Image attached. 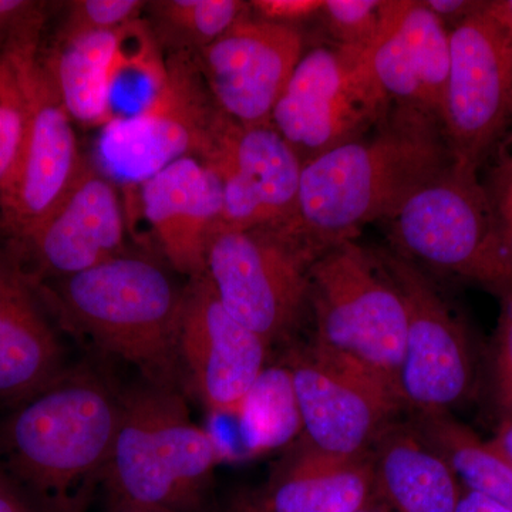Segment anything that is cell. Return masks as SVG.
I'll return each mask as SVG.
<instances>
[{
	"mask_svg": "<svg viewBox=\"0 0 512 512\" xmlns=\"http://www.w3.org/2000/svg\"><path fill=\"white\" fill-rule=\"evenodd\" d=\"M453 156L443 124L393 106L376 128L303 164L291 231L313 254L392 220L417 191L446 174Z\"/></svg>",
	"mask_w": 512,
	"mask_h": 512,
	"instance_id": "6da1fadb",
	"label": "cell"
},
{
	"mask_svg": "<svg viewBox=\"0 0 512 512\" xmlns=\"http://www.w3.org/2000/svg\"><path fill=\"white\" fill-rule=\"evenodd\" d=\"M120 409L92 370H66L0 424V471L39 512H79L103 484Z\"/></svg>",
	"mask_w": 512,
	"mask_h": 512,
	"instance_id": "7a4b0ae2",
	"label": "cell"
},
{
	"mask_svg": "<svg viewBox=\"0 0 512 512\" xmlns=\"http://www.w3.org/2000/svg\"><path fill=\"white\" fill-rule=\"evenodd\" d=\"M35 284L63 323L138 367L148 383L171 387L185 288L163 266L126 251L80 274Z\"/></svg>",
	"mask_w": 512,
	"mask_h": 512,
	"instance_id": "3957f363",
	"label": "cell"
},
{
	"mask_svg": "<svg viewBox=\"0 0 512 512\" xmlns=\"http://www.w3.org/2000/svg\"><path fill=\"white\" fill-rule=\"evenodd\" d=\"M222 456L220 443L191 420L173 387L147 383L121 394L103 485L111 505L194 512Z\"/></svg>",
	"mask_w": 512,
	"mask_h": 512,
	"instance_id": "277c9868",
	"label": "cell"
},
{
	"mask_svg": "<svg viewBox=\"0 0 512 512\" xmlns=\"http://www.w3.org/2000/svg\"><path fill=\"white\" fill-rule=\"evenodd\" d=\"M309 306L313 348L356 367L399 397L406 306L379 256L356 239L326 249L309 269Z\"/></svg>",
	"mask_w": 512,
	"mask_h": 512,
	"instance_id": "5b68a950",
	"label": "cell"
},
{
	"mask_svg": "<svg viewBox=\"0 0 512 512\" xmlns=\"http://www.w3.org/2000/svg\"><path fill=\"white\" fill-rule=\"evenodd\" d=\"M387 224L393 251L420 268L476 282L493 293L508 284L500 218L473 168L454 164Z\"/></svg>",
	"mask_w": 512,
	"mask_h": 512,
	"instance_id": "8992f818",
	"label": "cell"
},
{
	"mask_svg": "<svg viewBox=\"0 0 512 512\" xmlns=\"http://www.w3.org/2000/svg\"><path fill=\"white\" fill-rule=\"evenodd\" d=\"M221 110L192 53H173L160 89L137 111L100 128L94 165L114 184L146 183L185 157L201 160Z\"/></svg>",
	"mask_w": 512,
	"mask_h": 512,
	"instance_id": "52a82bcc",
	"label": "cell"
},
{
	"mask_svg": "<svg viewBox=\"0 0 512 512\" xmlns=\"http://www.w3.org/2000/svg\"><path fill=\"white\" fill-rule=\"evenodd\" d=\"M316 258L286 229H221L205 275L225 311L271 346L301 322Z\"/></svg>",
	"mask_w": 512,
	"mask_h": 512,
	"instance_id": "ba28073f",
	"label": "cell"
},
{
	"mask_svg": "<svg viewBox=\"0 0 512 512\" xmlns=\"http://www.w3.org/2000/svg\"><path fill=\"white\" fill-rule=\"evenodd\" d=\"M373 55L330 43L303 53L272 113V126L302 163L365 136L392 110Z\"/></svg>",
	"mask_w": 512,
	"mask_h": 512,
	"instance_id": "9c48e42d",
	"label": "cell"
},
{
	"mask_svg": "<svg viewBox=\"0 0 512 512\" xmlns=\"http://www.w3.org/2000/svg\"><path fill=\"white\" fill-rule=\"evenodd\" d=\"M444 134L456 163L480 171L512 124V20L504 0H485L450 32Z\"/></svg>",
	"mask_w": 512,
	"mask_h": 512,
	"instance_id": "30bf717a",
	"label": "cell"
},
{
	"mask_svg": "<svg viewBox=\"0 0 512 512\" xmlns=\"http://www.w3.org/2000/svg\"><path fill=\"white\" fill-rule=\"evenodd\" d=\"M377 256L406 306V343L397 382L400 402L419 416L453 413L476 386L470 333L423 268L396 251Z\"/></svg>",
	"mask_w": 512,
	"mask_h": 512,
	"instance_id": "8fae6325",
	"label": "cell"
},
{
	"mask_svg": "<svg viewBox=\"0 0 512 512\" xmlns=\"http://www.w3.org/2000/svg\"><path fill=\"white\" fill-rule=\"evenodd\" d=\"M200 161L220 180L221 229L291 231L303 163L272 123L242 124L221 111Z\"/></svg>",
	"mask_w": 512,
	"mask_h": 512,
	"instance_id": "7c38bea8",
	"label": "cell"
},
{
	"mask_svg": "<svg viewBox=\"0 0 512 512\" xmlns=\"http://www.w3.org/2000/svg\"><path fill=\"white\" fill-rule=\"evenodd\" d=\"M303 443L339 457L366 456L403 409L376 379L309 346L288 357Z\"/></svg>",
	"mask_w": 512,
	"mask_h": 512,
	"instance_id": "4fadbf2b",
	"label": "cell"
},
{
	"mask_svg": "<svg viewBox=\"0 0 512 512\" xmlns=\"http://www.w3.org/2000/svg\"><path fill=\"white\" fill-rule=\"evenodd\" d=\"M83 164L73 119L39 53L30 74L22 153L0 198L3 244L16 245L32 235L59 207Z\"/></svg>",
	"mask_w": 512,
	"mask_h": 512,
	"instance_id": "5bb4252c",
	"label": "cell"
},
{
	"mask_svg": "<svg viewBox=\"0 0 512 512\" xmlns=\"http://www.w3.org/2000/svg\"><path fill=\"white\" fill-rule=\"evenodd\" d=\"M268 350L264 339L225 311L207 275L190 279L184 289L178 357L208 412L237 419L266 369Z\"/></svg>",
	"mask_w": 512,
	"mask_h": 512,
	"instance_id": "9a60e30c",
	"label": "cell"
},
{
	"mask_svg": "<svg viewBox=\"0 0 512 512\" xmlns=\"http://www.w3.org/2000/svg\"><path fill=\"white\" fill-rule=\"evenodd\" d=\"M303 53L301 30L249 15L195 57L225 116L242 124H269Z\"/></svg>",
	"mask_w": 512,
	"mask_h": 512,
	"instance_id": "2e32d148",
	"label": "cell"
},
{
	"mask_svg": "<svg viewBox=\"0 0 512 512\" xmlns=\"http://www.w3.org/2000/svg\"><path fill=\"white\" fill-rule=\"evenodd\" d=\"M124 242L126 217L119 188L84 160L55 212L19 244L5 245L35 281H53L124 254Z\"/></svg>",
	"mask_w": 512,
	"mask_h": 512,
	"instance_id": "e0dca14e",
	"label": "cell"
},
{
	"mask_svg": "<svg viewBox=\"0 0 512 512\" xmlns=\"http://www.w3.org/2000/svg\"><path fill=\"white\" fill-rule=\"evenodd\" d=\"M150 23L137 20L110 32L56 37L43 64L73 121L103 127L116 117L117 93L134 74L163 77L167 62Z\"/></svg>",
	"mask_w": 512,
	"mask_h": 512,
	"instance_id": "ac0fdd59",
	"label": "cell"
},
{
	"mask_svg": "<svg viewBox=\"0 0 512 512\" xmlns=\"http://www.w3.org/2000/svg\"><path fill=\"white\" fill-rule=\"evenodd\" d=\"M140 194L144 217L175 271L190 279L205 275L224 211L214 171L198 158H181L141 184Z\"/></svg>",
	"mask_w": 512,
	"mask_h": 512,
	"instance_id": "d6986e66",
	"label": "cell"
},
{
	"mask_svg": "<svg viewBox=\"0 0 512 512\" xmlns=\"http://www.w3.org/2000/svg\"><path fill=\"white\" fill-rule=\"evenodd\" d=\"M35 281L0 244V403L18 406L66 372L62 343Z\"/></svg>",
	"mask_w": 512,
	"mask_h": 512,
	"instance_id": "ffe728a7",
	"label": "cell"
},
{
	"mask_svg": "<svg viewBox=\"0 0 512 512\" xmlns=\"http://www.w3.org/2000/svg\"><path fill=\"white\" fill-rule=\"evenodd\" d=\"M450 60V30L423 0L407 2L399 22L372 57L377 80L393 106L440 121Z\"/></svg>",
	"mask_w": 512,
	"mask_h": 512,
	"instance_id": "44dd1931",
	"label": "cell"
},
{
	"mask_svg": "<svg viewBox=\"0 0 512 512\" xmlns=\"http://www.w3.org/2000/svg\"><path fill=\"white\" fill-rule=\"evenodd\" d=\"M256 497L266 512H356L377 497L372 457L332 456L301 440Z\"/></svg>",
	"mask_w": 512,
	"mask_h": 512,
	"instance_id": "7402d4cb",
	"label": "cell"
},
{
	"mask_svg": "<svg viewBox=\"0 0 512 512\" xmlns=\"http://www.w3.org/2000/svg\"><path fill=\"white\" fill-rule=\"evenodd\" d=\"M370 457L377 498L393 512H456L463 485L410 421H392Z\"/></svg>",
	"mask_w": 512,
	"mask_h": 512,
	"instance_id": "603a6c76",
	"label": "cell"
},
{
	"mask_svg": "<svg viewBox=\"0 0 512 512\" xmlns=\"http://www.w3.org/2000/svg\"><path fill=\"white\" fill-rule=\"evenodd\" d=\"M417 433L450 464L463 488L512 510V461L451 413L413 414Z\"/></svg>",
	"mask_w": 512,
	"mask_h": 512,
	"instance_id": "cb8c5ba5",
	"label": "cell"
},
{
	"mask_svg": "<svg viewBox=\"0 0 512 512\" xmlns=\"http://www.w3.org/2000/svg\"><path fill=\"white\" fill-rule=\"evenodd\" d=\"M237 420L249 454L269 453L302 436L301 413L288 366H266Z\"/></svg>",
	"mask_w": 512,
	"mask_h": 512,
	"instance_id": "d4e9b609",
	"label": "cell"
},
{
	"mask_svg": "<svg viewBox=\"0 0 512 512\" xmlns=\"http://www.w3.org/2000/svg\"><path fill=\"white\" fill-rule=\"evenodd\" d=\"M150 28L173 53L197 55L239 20L251 15L244 0H156L148 2Z\"/></svg>",
	"mask_w": 512,
	"mask_h": 512,
	"instance_id": "484cf974",
	"label": "cell"
},
{
	"mask_svg": "<svg viewBox=\"0 0 512 512\" xmlns=\"http://www.w3.org/2000/svg\"><path fill=\"white\" fill-rule=\"evenodd\" d=\"M42 37L22 40L0 53V198L15 173L29 117L30 74Z\"/></svg>",
	"mask_w": 512,
	"mask_h": 512,
	"instance_id": "4316f807",
	"label": "cell"
},
{
	"mask_svg": "<svg viewBox=\"0 0 512 512\" xmlns=\"http://www.w3.org/2000/svg\"><path fill=\"white\" fill-rule=\"evenodd\" d=\"M409 0H323L319 20L332 45L373 55Z\"/></svg>",
	"mask_w": 512,
	"mask_h": 512,
	"instance_id": "83f0119b",
	"label": "cell"
},
{
	"mask_svg": "<svg viewBox=\"0 0 512 512\" xmlns=\"http://www.w3.org/2000/svg\"><path fill=\"white\" fill-rule=\"evenodd\" d=\"M144 0H72L64 3L59 37L92 35L124 28L141 19Z\"/></svg>",
	"mask_w": 512,
	"mask_h": 512,
	"instance_id": "f1b7e54d",
	"label": "cell"
},
{
	"mask_svg": "<svg viewBox=\"0 0 512 512\" xmlns=\"http://www.w3.org/2000/svg\"><path fill=\"white\" fill-rule=\"evenodd\" d=\"M500 301L491 355V387L501 417H512V284L494 293Z\"/></svg>",
	"mask_w": 512,
	"mask_h": 512,
	"instance_id": "f546056e",
	"label": "cell"
},
{
	"mask_svg": "<svg viewBox=\"0 0 512 512\" xmlns=\"http://www.w3.org/2000/svg\"><path fill=\"white\" fill-rule=\"evenodd\" d=\"M53 6L43 0H0V53L22 40L42 37Z\"/></svg>",
	"mask_w": 512,
	"mask_h": 512,
	"instance_id": "4dcf8cb0",
	"label": "cell"
},
{
	"mask_svg": "<svg viewBox=\"0 0 512 512\" xmlns=\"http://www.w3.org/2000/svg\"><path fill=\"white\" fill-rule=\"evenodd\" d=\"M249 6L251 15L256 19L299 29L305 23L319 18L323 0H252Z\"/></svg>",
	"mask_w": 512,
	"mask_h": 512,
	"instance_id": "1f68e13d",
	"label": "cell"
},
{
	"mask_svg": "<svg viewBox=\"0 0 512 512\" xmlns=\"http://www.w3.org/2000/svg\"><path fill=\"white\" fill-rule=\"evenodd\" d=\"M485 0H423L426 8L443 23L448 30L457 28L484 5Z\"/></svg>",
	"mask_w": 512,
	"mask_h": 512,
	"instance_id": "d6a6232c",
	"label": "cell"
},
{
	"mask_svg": "<svg viewBox=\"0 0 512 512\" xmlns=\"http://www.w3.org/2000/svg\"><path fill=\"white\" fill-rule=\"evenodd\" d=\"M488 191H490L498 218L503 220L510 217L512 215V154L498 168L494 185L488 188Z\"/></svg>",
	"mask_w": 512,
	"mask_h": 512,
	"instance_id": "836d02e7",
	"label": "cell"
},
{
	"mask_svg": "<svg viewBox=\"0 0 512 512\" xmlns=\"http://www.w3.org/2000/svg\"><path fill=\"white\" fill-rule=\"evenodd\" d=\"M0 512H39L28 497L0 471Z\"/></svg>",
	"mask_w": 512,
	"mask_h": 512,
	"instance_id": "e575fe53",
	"label": "cell"
},
{
	"mask_svg": "<svg viewBox=\"0 0 512 512\" xmlns=\"http://www.w3.org/2000/svg\"><path fill=\"white\" fill-rule=\"evenodd\" d=\"M456 512H512V510L484 495L463 488Z\"/></svg>",
	"mask_w": 512,
	"mask_h": 512,
	"instance_id": "d590c367",
	"label": "cell"
},
{
	"mask_svg": "<svg viewBox=\"0 0 512 512\" xmlns=\"http://www.w3.org/2000/svg\"><path fill=\"white\" fill-rule=\"evenodd\" d=\"M501 225V256L508 275V284H512V215L500 220ZM507 284V285H508Z\"/></svg>",
	"mask_w": 512,
	"mask_h": 512,
	"instance_id": "8d00e7d4",
	"label": "cell"
},
{
	"mask_svg": "<svg viewBox=\"0 0 512 512\" xmlns=\"http://www.w3.org/2000/svg\"><path fill=\"white\" fill-rule=\"evenodd\" d=\"M491 441L512 461V417H501Z\"/></svg>",
	"mask_w": 512,
	"mask_h": 512,
	"instance_id": "74e56055",
	"label": "cell"
},
{
	"mask_svg": "<svg viewBox=\"0 0 512 512\" xmlns=\"http://www.w3.org/2000/svg\"><path fill=\"white\" fill-rule=\"evenodd\" d=\"M227 512H266L256 495L241 494L229 504Z\"/></svg>",
	"mask_w": 512,
	"mask_h": 512,
	"instance_id": "f35d334b",
	"label": "cell"
},
{
	"mask_svg": "<svg viewBox=\"0 0 512 512\" xmlns=\"http://www.w3.org/2000/svg\"><path fill=\"white\" fill-rule=\"evenodd\" d=\"M356 512H393L390 510L389 507H387L386 504L383 503L382 500H379V498H375V500L372 501V503H369L365 505V507L360 508V510H357Z\"/></svg>",
	"mask_w": 512,
	"mask_h": 512,
	"instance_id": "ab89813d",
	"label": "cell"
},
{
	"mask_svg": "<svg viewBox=\"0 0 512 512\" xmlns=\"http://www.w3.org/2000/svg\"><path fill=\"white\" fill-rule=\"evenodd\" d=\"M110 512H153L140 510V508L126 507V505H111Z\"/></svg>",
	"mask_w": 512,
	"mask_h": 512,
	"instance_id": "60d3db41",
	"label": "cell"
},
{
	"mask_svg": "<svg viewBox=\"0 0 512 512\" xmlns=\"http://www.w3.org/2000/svg\"><path fill=\"white\" fill-rule=\"evenodd\" d=\"M505 8L508 10V15H510V18L512 20V0H504Z\"/></svg>",
	"mask_w": 512,
	"mask_h": 512,
	"instance_id": "b9f144b4",
	"label": "cell"
}]
</instances>
